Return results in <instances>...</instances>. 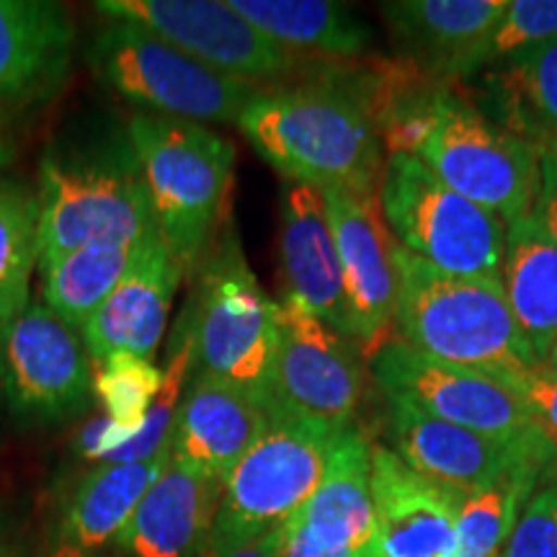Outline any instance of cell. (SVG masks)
Here are the masks:
<instances>
[{"instance_id": "6da1fadb", "label": "cell", "mask_w": 557, "mask_h": 557, "mask_svg": "<svg viewBox=\"0 0 557 557\" xmlns=\"http://www.w3.org/2000/svg\"><path fill=\"white\" fill-rule=\"evenodd\" d=\"M238 127L253 150L287 181L320 191L377 194L385 148L357 101L329 83L263 88Z\"/></svg>"}, {"instance_id": "7a4b0ae2", "label": "cell", "mask_w": 557, "mask_h": 557, "mask_svg": "<svg viewBox=\"0 0 557 557\" xmlns=\"http://www.w3.org/2000/svg\"><path fill=\"white\" fill-rule=\"evenodd\" d=\"M39 267L99 240H143L156 227L143 169L124 132L58 143L39 160Z\"/></svg>"}, {"instance_id": "3957f363", "label": "cell", "mask_w": 557, "mask_h": 557, "mask_svg": "<svg viewBox=\"0 0 557 557\" xmlns=\"http://www.w3.org/2000/svg\"><path fill=\"white\" fill-rule=\"evenodd\" d=\"M395 263V338L438 361L478 369L504 382L540 364L498 278L442 274L400 246Z\"/></svg>"}, {"instance_id": "277c9868", "label": "cell", "mask_w": 557, "mask_h": 557, "mask_svg": "<svg viewBox=\"0 0 557 557\" xmlns=\"http://www.w3.org/2000/svg\"><path fill=\"white\" fill-rule=\"evenodd\" d=\"M127 135L143 169L160 238L191 276L225 230L235 181V148L205 124L139 114Z\"/></svg>"}, {"instance_id": "5b68a950", "label": "cell", "mask_w": 557, "mask_h": 557, "mask_svg": "<svg viewBox=\"0 0 557 557\" xmlns=\"http://www.w3.org/2000/svg\"><path fill=\"white\" fill-rule=\"evenodd\" d=\"M88 65L109 90L143 114L197 124H238L263 88L201 65L145 26L109 18L88 45Z\"/></svg>"}, {"instance_id": "8992f818", "label": "cell", "mask_w": 557, "mask_h": 557, "mask_svg": "<svg viewBox=\"0 0 557 557\" xmlns=\"http://www.w3.org/2000/svg\"><path fill=\"white\" fill-rule=\"evenodd\" d=\"M191 276L194 289L181 318L194 338V372L263 395L276 351L278 302L261 289L235 230H222Z\"/></svg>"}, {"instance_id": "52a82bcc", "label": "cell", "mask_w": 557, "mask_h": 557, "mask_svg": "<svg viewBox=\"0 0 557 557\" xmlns=\"http://www.w3.org/2000/svg\"><path fill=\"white\" fill-rule=\"evenodd\" d=\"M382 218L413 259L459 278H498L506 222L449 189L418 158L389 156L377 189Z\"/></svg>"}, {"instance_id": "ba28073f", "label": "cell", "mask_w": 557, "mask_h": 557, "mask_svg": "<svg viewBox=\"0 0 557 557\" xmlns=\"http://www.w3.org/2000/svg\"><path fill=\"white\" fill-rule=\"evenodd\" d=\"M449 189L498 214L506 225L532 214L540 186V148L513 135L457 94L416 156Z\"/></svg>"}, {"instance_id": "9c48e42d", "label": "cell", "mask_w": 557, "mask_h": 557, "mask_svg": "<svg viewBox=\"0 0 557 557\" xmlns=\"http://www.w3.org/2000/svg\"><path fill=\"white\" fill-rule=\"evenodd\" d=\"M96 11L145 26L201 65L256 86L308 75L320 62L284 50L222 0H101Z\"/></svg>"}, {"instance_id": "30bf717a", "label": "cell", "mask_w": 557, "mask_h": 557, "mask_svg": "<svg viewBox=\"0 0 557 557\" xmlns=\"http://www.w3.org/2000/svg\"><path fill=\"white\" fill-rule=\"evenodd\" d=\"M364 387L367 357L357 341L282 299L263 398L320 426L344 431L354 426Z\"/></svg>"}, {"instance_id": "8fae6325", "label": "cell", "mask_w": 557, "mask_h": 557, "mask_svg": "<svg viewBox=\"0 0 557 557\" xmlns=\"http://www.w3.org/2000/svg\"><path fill=\"white\" fill-rule=\"evenodd\" d=\"M94 367L81 333L45 302L0 325V403L32 426H52L88 408Z\"/></svg>"}, {"instance_id": "7c38bea8", "label": "cell", "mask_w": 557, "mask_h": 557, "mask_svg": "<svg viewBox=\"0 0 557 557\" xmlns=\"http://www.w3.org/2000/svg\"><path fill=\"white\" fill-rule=\"evenodd\" d=\"M367 364L385 400L406 403L438 421L496 438L542 429L508 382L478 369L438 361L400 338H389Z\"/></svg>"}, {"instance_id": "4fadbf2b", "label": "cell", "mask_w": 557, "mask_h": 557, "mask_svg": "<svg viewBox=\"0 0 557 557\" xmlns=\"http://www.w3.org/2000/svg\"><path fill=\"white\" fill-rule=\"evenodd\" d=\"M341 431L271 406L267 423L222 483V517L278 527L318 491Z\"/></svg>"}, {"instance_id": "5bb4252c", "label": "cell", "mask_w": 557, "mask_h": 557, "mask_svg": "<svg viewBox=\"0 0 557 557\" xmlns=\"http://www.w3.org/2000/svg\"><path fill=\"white\" fill-rule=\"evenodd\" d=\"M385 403L387 434L395 455L418 475L462 496L498 483L521 465H549L555 457V442L545 429L496 438L438 421L406 403Z\"/></svg>"}, {"instance_id": "9a60e30c", "label": "cell", "mask_w": 557, "mask_h": 557, "mask_svg": "<svg viewBox=\"0 0 557 557\" xmlns=\"http://www.w3.org/2000/svg\"><path fill=\"white\" fill-rule=\"evenodd\" d=\"M336 238L351 338L369 359L393 338L398 302V243L382 218L377 194L323 191Z\"/></svg>"}, {"instance_id": "2e32d148", "label": "cell", "mask_w": 557, "mask_h": 557, "mask_svg": "<svg viewBox=\"0 0 557 557\" xmlns=\"http://www.w3.org/2000/svg\"><path fill=\"white\" fill-rule=\"evenodd\" d=\"M181 278H186L184 269L152 230L139 243L127 274L81 331L90 364L122 351L156 359Z\"/></svg>"}, {"instance_id": "e0dca14e", "label": "cell", "mask_w": 557, "mask_h": 557, "mask_svg": "<svg viewBox=\"0 0 557 557\" xmlns=\"http://www.w3.org/2000/svg\"><path fill=\"white\" fill-rule=\"evenodd\" d=\"M372 498L380 557H449L462 493L418 475L393 449L374 444Z\"/></svg>"}, {"instance_id": "ac0fdd59", "label": "cell", "mask_w": 557, "mask_h": 557, "mask_svg": "<svg viewBox=\"0 0 557 557\" xmlns=\"http://www.w3.org/2000/svg\"><path fill=\"white\" fill-rule=\"evenodd\" d=\"M278 261L284 299L351 338L336 238L323 191L287 181L282 189Z\"/></svg>"}, {"instance_id": "d6986e66", "label": "cell", "mask_w": 557, "mask_h": 557, "mask_svg": "<svg viewBox=\"0 0 557 557\" xmlns=\"http://www.w3.org/2000/svg\"><path fill=\"white\" fill-rule=\"evenodd\" d=\"M75 50L70 13L52 0H0V120L60 90Z\"/></svg>"}, {"instance_id": "ffe728a7", "label": "cell", "mask_w": 557, "mask_h": 557, "mask_svg": "<svg viewBox=\"0 0 557 557\" xmlns=\"http://www.w3.org/2000/svg\"><path fill=\"white\" fill-rule=\"evenodd\" d=\"M267 423V398L256 389L194 372L173 421V457L225 483Z\"/></svg>"}, {"instance_id": "44dd1931", "label": "cell", "mask_w": 557, "mask_h": 557, "mask_svg": "<svg viewBox=\"0 0 557 557\" xmlns=\"http://www.w3.org/2000/svg\"><path fill=\"white\" fill-rule=\"evenodd\" d=\"M222 506V483L173 457L114 540L122 557H194Z\"/></svg>"}, {"instance_id": "7402d4cb", "label": "cell", "mask_w": 557, "mask_h": 557, "mask_svg": "<svg viewBox=\"0 0 557 557\" xmlns=\"http://www.w3.org/2000/svg\"><path fill=\"white\" fill-rule=\"evenodd\" d=\"M372 447L374 444L357 426L341 431L318 491L295 517L287 519L323 557L359 553L372 545L377 532L372 498Z\"/></svg>"}, {"instance_id": "603a6c76", "label": "cell", "mask_w": 557, "mask_h": 557, "mask_svg": "<svg viewBox=\"0 0 557 557\" xmlns=\"http://www.w3.org/2000/svg\"><path fill=\"white\" fill-rule=\"evenodd\" d=\"M506 9L508 0H395L382 3L380 13L403 58L438 81L457 83L465 54Z\"/></svg>"}, {"instance_id": "cb8c5ba5", "label": "cell", "mask_w": 557, "mask_h": 557, "mask_svg": "<svg viewBox=\"0 0 557 557\" xmlns=\"http://www.w3.org/2000/svg\"><path fill=\"white\" fill-rule=\"evenodd\" d=\"M169 462L171 447H165L145 462H101L83 472L62 506L58 542L88 553H103L114 545L139 500Z\"/></svg>"}, {"instance_id": "d4e9b609", "label": "cell", "mask_w": 557, "mask_h": 557, "mask_svg": "<svg viewBox=\"0 0 557 557\" xmlns=\"http://www.w3.org/2000/svg\"><path fill=\"white\" fill-rule=\"evenodd\" d=\"M271 41L308 60L348 62L361 58L374 34L359 13L329 0H230Z\"/></svg>"}, {"instance_id": "484cf974", "label": "cell", "mask_w": 557, "mask_h": 557, "mask_svg": "<svg viewBox=\"0 0 557 557\" xmlns=\"http://www.w3.org/2000/svg\"><path fill=\"white\" fill-rule=\"evenodd\" d=\"M500 284L529 348L545 364L557 341V246L534 214L506 225Z\"/></svg>"}, {"instance_id": "4316f807", "label": "cell", "mask_w": 557, "mask_h": 557, "mask_svg": "<svg viewBox=\"0 0 557 557\" xmlns=\"http://www.w3.org/2000/svg\"><path fill=\"white\" fill-rule=\"evenodd\" d=\"M487 96L500 127L537 148L557 139V39L491 67Z\"/></svg>"}, {"instance_id": "83f0119b", "label": "cell", "mask_w": 557, "mask_h": 557, "mask_svg": "<svg viewBox=\"0 0 557 557\" xmlns=\"http://www.w3.org/2000/svg\"><path fill=\"white\" fill-rule=\"evenodd\" d=\"M143 240L88 243L60 259L41 263V292L47 308L81 333L127 274Z\"/></svg>"}, {"instance_id": "f1b7e54d", "label": "cell", "mask_w": 557, "mask_h": 557, "mask_svg": "<svg viewBox=\"0 0 557 557\" xmlns=\"http://www.w3.org/2000/svg\"><path fill=\"white\" fill-rule=\"evenodd\" d=\"M545 465H521L498 483L468 493L459 504L449 557H500Z\"/></svg>"}, {"instance_id": "f546056e", "label": "cell", "mask_w": 557, "mask_h": 557, "mask_svg": "<svg viewBox=\"0 0 557 557\" xmlns=\"http://www.w3.org/2000/svg\"><path fill=\"white\" fill-rule=\"evenodd\" d=\"M39 197L29 184L0 178V325L29 308L39 267Z\"/></svg>"}, {"instance_id": "4dcf8cb0", "label": "cell", "mask_w": 557, "mask_h": 557, "mask_svg": "<svg viewBox=\"0 0 557 557\" xmlns=\"http://www.w3.org/2000/svg\"><path fill=\"white\" fill-rule=\"evenodd\" d=\"M90 367H94V395L103 406V413L132 442L143 431L152 403L163 387V369L124 351L111 354Z\"/></svg>"}, {"instance_id": "1f68e13d", "label": "cell", "mask_w": 557, "mask_h": 557, "mask_svg": "<svg viewBox=\"0 0 557 557\" xmlns=\"http://www.w3.org/2000/svg\"><path fill=\"white\" fill-rule=\"evenodd\" d=\"M549 39H557V0H508L498 24L465 54L459 78L496 67Z\"/></svg>"}, {"instance_id": "d6a6232c", "label": "cell", "mask_w": 557, "mask_h": 557, "mask_svg": "<svg viewBox=\"0 0 557 557\" xmlns=\"http://www.w3.org/2000/svg\"><path fill=\"white\" fill-rule=\"evenodd\" d=\"M500 557H557V485L532 493Z\"/></svg>"}, {"instance_id": "836d02e7", "label": "cell", "mask_w": 557, "mask_h": 557, "mask_svg": "<svg viewBox=\"0 0 557 557\" xmlns=\"http://www.w3.org/2000/svg\"><path fill=\"white\" fill-rule=\"evenodd\" d=\"M278 527H248L218 511L205 545L194 557H282Z\"/></svg>"}, {"instance_id": "e575fe53", "label": "cell", "mask_w": 557, "mask_h": 557, "mask_svg": "<svg viewBox=\"0 0 557 557\" xmlns=\"http://www.w3.org/2000/svg\"><path fill=\"white\" fill-rule=\"evenodd\" d=\"M532 410L542 429L557 442V372L547 364H537L508 382Z\"/></svg>"}, {"instance_id": "d590c367", "label": "cell", "mask_w": 557, "mask_h": 557, "mask_svg": "<svg viewBox=\"0 0 557 557\" xmlns=\"http://www.w3.org/2000/svg\"><path fill=\"white\" fill-rule=\"evenodd\" d=\"M532 214L557 246V139L540 148V186Z\"/></svg>"}, {"instance_id": "8d00e7d4", "label": "cell", "mask_w": 557, "mask_h": 557, "mask_svg": "<svg viewBox=\"0 0 557 557\" xmlns=\"http://www.w3.org/2000/svg\"><path fill=\"white\" fill-rule=\"evenodd\" d=\"M0 557H24L18 529L3 511H0Z\"/></svg>"}, {"instance_id": "74e56055", "label": "cell", "mask_w": 557, "mask_h": 557, "mask_svg": "<svg viewBox=\"0 0 557 557\" xmlns=\"http://www.w3.org/2000/svg\"><path fill=\"white\" fill-rule=\"evenodd\" d=\"M39 557H111L107 553H88V549H81L75 545H67V542H54L50 549H45Z\"/></svg>"}, {"instance_id": "f35d334b", "label": "cell", "mask_w": 557, "mask_h": 557, "mask_svg": "<svg viewBox=\"0 0 557 557\" xmlns=\"http://www.w3.org/2000/svg\"><path fill=\"white\" fill-rule=\"evenodd\" d=\"M11 158H13V150H11V145L5 143L3 135H0V171H3L5 165L11 163Z\"/></svg>"}, {"instance_id": "ab89813d", "label": "cell", "mask_w": 557, "mask_h": 557, "mask_svg": "<svg viewBox=\"0 0 557 557\" xmlns=\"http://www.w3.org/2000/svg\"><path fill=\"white\" fill-rule=\"evenodd\" d=\"M341 557H380V555H377V549L369 545L364 549H359V553H348V555H341Z\"/></svg>"}, {"instance_id": "60d3db41", "label": "cell", "mask_w": 557, "mask_h": 557, "mask_svg": "<svg viewBox=\"0 0 557 557\" xmlns=\"http://www.w3.org/2000/svg\"><path fill=\"white\" fill-rule=\"evenodd\" d=\"M545 364H547L549 369H555V372H557V341L553 344V348H549V357H547Z\"/></svg>"}, {"instance_id": "b9f144b4", "label": "cell", "mask_w": 557, "mask_h": 557, "mask_svg": "<svg viewBox=\"0 0 557 557\" xmlns=\"http://www.w3.org/2000/svg\"><path fill=\"white\" fill-rule=\"evenodd\" d=\"M553 465H555V470H557V442H555V457H553Z\"/></svg>"}, {"instance_id": "7bdbcfd3", "label": "cell", "mask_w": 557, "mask_h": 557, "mask_svg": "<svg viewBox=\"0 0 557 557\" xmlns=\"http://www.w3.org/2000/svg\"><path fill=\"white\" fill-rule=\"evenodd\" d=\"M0 406H3V403H0Z\"/></svg>"}]
</instances>
